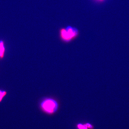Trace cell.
I'll return each mask as SVG.
<instances>
[{"instance_id":"3","label":"cell","mask_w":129,"mask_h":129,"mask_svg":"<svg viewBox=\"0 0 129 129\" xmlns=\"http://www.w3.org/2000/svg\"><path fill=\"white\" fill-rule=\"evenodd\" d=\"M5 52L4 44L2 41H0V57H4Z\"/></svg>"},{"instance_id":"6","label":"cell","mask_w":129,"mask_h":129,"mask_svg":"<svg viewBox=\"0 0 129 129\" xmlns=\"http://www.w3.org/2000/svg\"><path fill=\"white\" fill-rule=\"evenodd\" d=\"M85 125L88 129H94V127L93 125L91 124L88 122H87V123H85Z\"/></svg>"},{"instance_id":"2","label":"cell","mask_w":129,"mask_h":129,"mask_svg":"<svg viewBox=\"0 0 129 129\" xmlns=\"http://www.w3.org/2000/svg\"><path fill=\"white\" fill-rule=\"evenodd\" d=\"M40 107L43 112L49 115H52L57 112L59 108L57 102L52 98H45L40 104Z\"/></svg>"},{"instance_id":"1","label":"cell","mask_w":129,"mask_h":129,"mask_svg":"<svg viewBox=\"0 0 129 129\" xmlns=\"http://www.w3.org/2000/svg\"><path fill=\"white\" fill-rule=\"evenodd\" d=\"M80 35L78 29L75 27L68 26L59 29V38L63 43H69L78 38Z\"/></svg>"},{"instance_id":"4","label":"cell","mask_w":129,"mask_h":129,"mask_svg":"<svg viewBox=\"0 0 129 129\" xmlns=\"http://www.w3.org/2000/svg\"><path fill=\"white\" fill-rule=\"evenodd\" d=\"M7 94V92L5 90L0 89V102H1Z\"/></svg>"},{"instance_id":"5","label":"cell","mask_w":129,"mask_h":129,"mask_svg":"<svg viewBox=\"0 0 129 129\" xmlns=\"http://www.w3.org/2000/svg\"><path fill=\"white\" fill-rule=\"evenodd\" d=\"M77 129H88L85 124L79 123L76 126Z\"/></svg>"}]
</instances>
